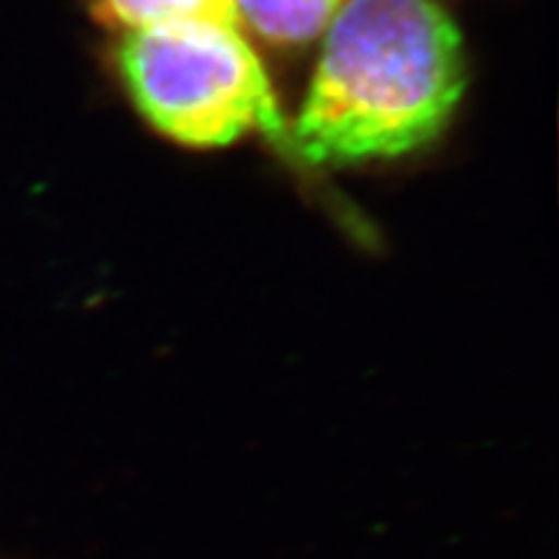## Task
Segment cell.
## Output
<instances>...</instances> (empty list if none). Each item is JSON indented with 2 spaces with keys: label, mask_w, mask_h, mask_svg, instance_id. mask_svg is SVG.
<instances>
[{
  "label": "cell",
  "mask_w": 559,
  "mask_h": 559,
  "mask_svg": "<svg viewBox=\"0 0 559 559\" xmlns=\"http://www.w3.org/2000/svg\"><path fill=\"white\" fill-rule=\"evenodd\" d=\"M290 145L311 164L402 156L451 120L466 88L456 21L436 0H347L326 26Z\"/></svg>",
  "instance_id": "obj_1"
},
{
  "label": "cell",
  "mask_w": 559,
  "mask_h": 559,
  "mask_svg": "<svg viewBox=\"0 0 559 559\" xmlns=\"http://www.w3.org/2000/svg\"><path fill=\"white\" fill-rule=\"evenodd\" d=\"M96 11L104 21L128 32L205 21L239 26L241 21L234 0H96Z\"/></svg>",
  "instance_id": "obj_3"
},
{
  "label": "cell",
  "mask_w": 559,
  "mask_h": 559,
  "mask_svg": "<svg viewBox=\"0 0 559 559\" xmlns=\"http://www.w3.org/2000/svg\"><path fill=\"white\" fill-rule=\"evenodd\" d=\"M239 19L280 45L317 39L347 0H234Z\"/></svg>",
  "instance_id": "obj_4"
},
{
  "label": "cell",
  "mask_w": 559,
  "mask_h": 559,
  "mask_svg": "<svg viewBox=\"0 0 559 559\" xmlns=\"http://www.w3.org/2000/svg\"><path fill=\"white\" fill-rule=\"evenodd\" d=\"M120 68L138 109L185 145H228L247 132L283 138L270 79L239 26L174 24L128 32Z\"/></svg>",
  "instance_id": "obj_2"
}]
</instances>
